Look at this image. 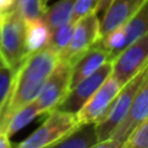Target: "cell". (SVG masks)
Listing matches in <instances>:
<instances>
[{"label":"cell","mask_w":148,"mask_h":148,"mask_svg":"<svg viewBox=\"0 0 148 148\" xmlns=\"http://www.w3.org/2000/svg\"><path fill=\"white\" fill-rule=\"evenodd\" d=\"M3 64H5V62H3V61H1V60H0V65H3ZM5 65H6V64H5Z\"/></svg>","instance_id":"obj_29"},{"label":"cell","mask_w":148,"mask_h":148,"mask_svg":"<svg viewBox=\"0 0 148 148\" xmlns=\"http://www.w3.org/2000/svg\"><path fill=\"white\" fill-rule=\"evenodd\" d=\"M74 25H75V23H73L72 21H68L67 23H65V24L58 27L57 29H54L53 31H51L50 40L46 46L52 49L56 53L61 52L71 40L72 34L74 30Z\"/></svg>","instance_id":"obj_18"},{"label":"cell","mask_w":148,"mask_h":148,"mask_svg":"<svg viewBox=\"0 0 148 148\" xmlns=\"http://www.w3.org/2000/svg\"><path fill=\"white\" fill-rule=\"evenodd\" d=\"M50 0H40V2H42V6L44 7V8H47V2H49Z\"/></svg>","instance_id":"obj_26"},{"label":"cell","mask_w":148,"mask_h":148,"mask_svg":"<svg viewBox=\"0 0 148 148\" xmlns=\"http://www.w3.org/2000/svg\"><path fill=\"white\" fill-rule=\"evenodd\" d=\"M15 71L7 65H0V109L2 108L12 88Z\"/></svg>","instance_id":"obj_20"},{"label":"cell","mask_w":148,"mask_h":148,"mask_svg":"<svg viewBox=\"0 0 148 148\" xmlns=\"http://www.w3.org/2000/svg\"><path fill=\"white\" fill-rule=\"evenodd\" d=\"M123 86L121 82L110 74L76 112L79 125L97 124L105 116Z\"/></svg>","instance_id":"obj_6"},{"label":"cell","mask_w":148,"mask_h":148,"mask_svg":"<svg viewBox=\"0 0 148 148\" xmlns=\"http://www.w3.org/2000/svg\"><path fill=\"white\" fill-rule=\"evenodd\" d=\"M111 1L112 0H98L97 1V3H96V6H95V9H94V12L95 13H103L106 8H108V6L111 3Z\"/></svg>","instance_id":"obj_24"},{"label":"cell","mask_w":148,"mask_h":148,"mask_svg":"<svg viewBox=\"0 0 148 148\" xmlns=\"http://www.w3.org/2000/svg\"><path fill=\"white\" fill-rule=\"evenodd\" d=\"M112 72V61L108 60L97 71L81 80L73 88L68 90L64 99L56 106L54 110L76 113L88 98L96 91V89L104 82V80Z\"/></svg>","instance_id":"obj_9"},{"label":"cell","mask_w":148,"mask_h":148,"mask_svg":"<svg viewBox=\"0 0 148 148\" xmlns=\"http://www.w3.org/2000/svg\"><path fill=\"white\" fill-rule=\"evenodd\" d=\"M147 68L148 61L121 87L120 91L111 103L105 116L97 124H95L98 141L110 138L117 126L124 120L135 99L139 88L147 73Z\"/></svg>","instance_id":"obj_2"},{"label":"cell","mask_w":148,"mask_h":148,"mask_svg":"<svg viewBox=\"0 0 148 148\" xmlns=\"http://www.w3.org/2000/svg\"><path fill=\"white\" fill-rule=\"evenodd\" d=\"M0 148H13L9 136L5 132H0Z\"/></svg>","instance_id":"obj_25"},{"label":"cell","mask_w":148,"mask_h":148,"mask_svg":"<svg viewBox=\"0 0 148 148\" xmlns=\"http://www.w3.org/2000/svg\"><path fill=\"white\" fill-rule=\"evenodd\" d=\"M125 29L126 46L148 32V0H145L138 10L123 24ZM125 46V47H126Z\"/></svg>","instance_id":"obj_15"},{"label":"cell","mask_w":148,"mask_h":148,"mask_svg":"<svg viewBox=\"0 0 148 148\" xmlns=\"http://www.w3.org/2000/svg\"><path fill=\"white\" fill-rule=\"evenodd\" d=\"M58 61V53L49 46L23 59L15 69L10 91L0 109V132H3L7 121L17 110L36 99Z\"/></svg>","instance_id":"obj_1"},{"label":"cell","mask_w":148,"mask_h":148,"mask_svg":"<svg viewBox=\"0 0 148 148\" xmlns=\"http://www.w3.org/2000/svg\"><path fill=\"white\" fill-rule=\"evenodd\" d=\"M40 116L35 102L32 101L31 103L24 105L23 108H21L20 110H17L7 121L3 132L8 135L12 136L13 134L17 133L21 128H23L24 126H27L31 120H34L36 117Z\"/></svg>","instance_id":"obj_17"},{"label":"cell","mask_w":148,"mask_h":148,"mask_svg":"<svg viewBox=\"0 0 148 148\" xmlns=\"http://www.w3.org/2000/svg\"><path fill=\"white\" fill-rule=\"evenodd\" d=\"M75 0H59L52 7H47L43 18L47 24L50 31L71 21Z\"/></svg>","instance_id":"obj_16"},{"label":"cell","mask_w":148,"mask_h":148,"mask_svg":"<svg viewBox=\"0 0 148 148\" xmlns=\"http://www.w3.org/2000/svg\"><path fill=\"white\" fill-rule=\"evenodd\" d=\"M148 117V68L143 77V81L139 88L135 99L124 118V120L117 126L110 138L114 139L121 146L131 132Z\"/></svg>","instance_id":"obj_10"},{"label":"cell","mask_w":148,"mask_h":148,"mask_svg":"<svg viewBox=\"0 0 148 148\" xmlns=\"http://www.w3.org/2000/svg\"><path fill=\"white\" fill-rule=\"evenodd\" d=\"M121 146L119 145L118 141H116L114 139L112 138H108L105 140H101V141H97L96 143H94L91 147L89 148H120Z\"/></svg>","instance_id":"obj_22"},{"label":"cell","mask_w":148,"mask_h":148,"mask_svg":"<svg viewBox=\"0 0 148 148\" xmlns=\"http://www.w3.org/2000/svg\"><path fill=\"white\" fill-rule=\"evenodd\" d=\"M0 53L5 64L14 71L28 56L25 49V23L15 7L2 16Z\"/></svg>","instance_id":"obj_3"},{"label":"cell","mask_w":148,"mask_h":148,"mask_svg":"<svg viewBox=\"0 0 148 148\" xmlns=\"http://www.w3.org/2000/svg\"><path fill=\"white\" fill-rule=\"evenodd\" d=\"M108 60H110L109 52L101 45L99 42H96L72 64L69 89L97 71Z\"/></svg>","instance_id":"obj_11"},{"label":"cell","mask_w":148,"mask_h":148,"mask_svg":"<svg viewBox=\"0 0 148 148\" xmlns=\"http://www.w3.org/2000/svg\"><path fill=\"white\" fill-rule=\"evenodd\" d=\"M25 23V49L30 54L49 44L51 31L43 17L24 21Z\"/></svg>","instance_id":"obj_14"},{"label":"cell","mask_w":148,"mask_h":148,"mask_svg":"<svg viewBox=\"0 0 148 148\" xmlns=\"http://www.w3.org/2000/svg\"><path fill=\"white\" fill-rule=\"evenodd\" d=\"M98 0H75L71 21L73 23H76L81 17L87 15L88 13L92 12L95 9V6Z\"/></svg>","instance_id":"obj_21"},{"label":"cell","mask_w":148,"mask_h":148,"mask_svg":"<svg viewBox=\"0 0 148 148\" xmlns=\"http://www.w3.org/2000/svg\"><path fill=\"white\" fill-rule=\"evenodd\" d=\"M97 141L95 124H83L45 148H89Z\"/></svg>","instance_id":"obj_13"},{"label":"cell","mask_w":148,"mask_h":148,"mask_svg":"<svg viewBox=\"0 0 148 148\" xmlns=\"http://www.w3.org/2000/svg\"><path fill=\"white\" fill-rule=\"evenodd\" d=\"M2 16H3V14H2V13H0V28H1V22H2Z\"/></svg>","instance_id":"obj_27"},{"label":"cell","mask_w":148,"mask_h":148,"mask_svg":"<svg viewBox=\"0 0 148 148\" xmlns=\"http://www.w3.org/2000/svg\"><path fill=\"white\" fill-rule=\"evenodd\" d=\"M101 39V20L94 10L81 17L74 25V30L67 46L58 53L59 61L72 64L89 47Z\"/></svg>","instance_id":"obj_5"},{"label":"cell","mask_w":148,"mask_h":148,"mask_svg":"<svg viewBox=\"0 0 148 148\" xmlns=\"http://www.w3.org/2000/svg\"><path fill=\"white\" fill-rule=\"evenodd\" d=\"M111 61V74L125 84L148 61V32L130 43Z\"/></svg>","instance_id":"obj_8"},{"label":"cell","mask_w":148,"mask_h":148,"mask_svg":"<svg viewBox=\"0 0 148 148\" xmlns=\"http://www.w3.org/2000/svg\"><path fill=\"white\" fill-rule=\"evenodd\" d=\"M71 65L64 61H58L34 101L40 114L49 113L56 109L68 92Z\"/></svg>","instance_id":"obj_7"},{"label":"cell","mask_w":148,"mask_h":148,"mask_svg":"<svg viewBox=\"0 0 148 148\" xmlns=\"http://www.w3.org/2000/svg\"><path fill=\"white\" fill-rule=\"evenodd\" d=\"M24 21L43 17L47 8L42 6L40 0H16L14 6Z\"/></svg>","instance_id":"obj_19"},{"label":"cell","mask_w":148,"mask_h":148,"mask_svg":"<svg viewBox=\"0 0 148 148\" xmlns=\"http://www.w3.org/2000/svg\"><path fill=\"white\" fill-rule=\"evenodd\" d=\"M79 126L76 113L52 110L44 123L15 148H45L67 135Z\"/></svg>","instance_id":"obj_4"},{"label":"cell","mask_w":148,"mask_h":148,"mask_svg":"<svg viewBox=\"0 0 148 148\" xmlns=\"http://www.w3.org/2000/svg\"><path fill=\"white\" fill-rule=\"evenodd\" d=\"M0 60H1V61H3V59H2V57H1V53H0ZM3 62H5V61H3Z\"/></svg>","instance_id":"obj_28"},{"label":"cell","mask_w":148,"mask_h":148,"mask_svg":"<svg viewBox=\"0 0 148 148\" xmlns=\"http://www.w3.org/2000/svg\"><path fill=\"white\" fill-rule=\"evenodd\" d=\"M16 0H0V13L5 14L15 6Z\"/></svg>","instance_id":"obj_23"},{"label":"cell","mask_w":148,"mask_h":148,"mask_svg":"<svg viewBox=\"0 0 148 148\" xmlns=\"http://www.w3.org/2000/svg\"><path fill=\"white\" fill-rule=\"evenodd\" d=\"M145 0H112L103 12L101 20V37L123 25L142 5Z\"/></svg>","instance_id":"obj_12"}]
</instances>
